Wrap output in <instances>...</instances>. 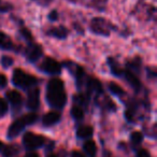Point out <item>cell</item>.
Listing matches in <instances>:
<instances>
[{
  "label": "cell",
  "instance_id": "obj_1",
  "mask_svg": "<svg viewBox=\"0 0 157 157\" xmlns=\"http://www.w3.org/2000/svg\"><path fill=\"white\" fill-rule=\"evenodd\" d=\"M46 100L52 108L60 110L65 107L67 102V95H66L63 82L59 78H52L48 84L46 90Z\"/></svg>",
  "mask_w": 157,
  "mask_h": 157
},
{
  "label": "cell",
  "instance_id": "obj_2",
  "mask_svg": "<svg viewBox=\"0 0 157 157\" xmlns=\"http://www.w3.org/2000/svg\"><path fill=\"white\" fill-rule=\"evenodd\" d=\"M37 120H38V116L35 113H28L21 116L20 118H17L9 127V130H8L7 133L8 139H14L15 137H17L27 126L35 124V122H37Z\"/></svg>",
  "mask_w": 157,
  "mask_h": 157
},
{
  "label": "cell",
  "instance_id": "obj_3",
  "mask_svg": "<svg viewBox=\"0 0 157 157\" xmlns=\"http://www.w3.org/2000/svg\"><path fill=\"white\" fill-rule=\"evenodd\" d=\"M13 84L21 88H31L37 84V78L35 76L27 74L22 69H15L13 72V78H12Z\"/></svg>",
  "mask_w": 157,
  "mask_h": 157
},
{
  "label": "cell",
  "instance_id": "obj_4",
  "mask_svg": "<svg viewBox=\"0 0 157 157\" xmlns=\"http://www.w3.org/2000/svg\"><path fill=\"white\" fill-rule=\"evenodd\" d=\"M45 143V138L39 135H35L33 132H27L25 133L24 138H23V144L27 150H37L40 148L41 146L44 145Z\"/></svg>",
  "mask_w": 157,
  "mask_h": 157
},
{
  "label": "cell",
  "instance_id": "obj_5",
  "mask_svg": "<svg viewBox=\"0 0 157 157\" xmlns=\"http://www.w3.org/2000/svg\"><path fill=\"white\" fill-rule=\"evenodd\" d=\"M111 27L112 26L105 18H101V17H95L92 21V24H90V28H92V30L95 33L103 35V36H109Z\"/></svg>",
  "mask_w": 157,
  "mask_h": 157
},
{
  "label": "cell",
  "instance_id": "obj_6",
  "mask_svg": "<svg viewBox=\"0 0 157 157\" xmlns=\"http://www.w3.org/2000/svg\"><path fill=\"white\" fill-rule=\"evenodd\" d=\"M42 71L46 72L48 74H59L61 72V66L58 61H56L55 59L46 57L43 61H42L41 66H40Z\"/></svg>",
  "mask_w": 157,
  "mask_h": 157
},
{
  "label": "cell",
  "instance_id": "obj_7",
  "mask_svg": "<svg viewBox=\"0 0 157 157\" xmlns=\"http://www.w3.org/2000/svg\"><path fill=\"white\" fill-rule=\"evenodd\" d=\"M26 105L29 110L35 111L40 105V90L38 87H31L27 94Z\"/></svg>",
  "mask_w": 157,
  "mask_h": 157
},
{
  "label": "cell",
  "instance_id": "obj_8",
  "mask_svg": "<svg viewBox=\"0 0 157 157\" xmlns=\"http://www.w3.org/2000/svg\"><path fill=\"white\" fill-rule=\"evenodd\" d=\"M42 48L39 44H35V43H30L26 48V57L30 63H35L37 61L40 57L42 56Z\"/></svg>",
  "mask_w": 157,
  "mask_h": 157
},
{
  "label": "cell",
  "instance_id": "obj_9",
  "mask_svg": "<svg viewBox=\"0 0 157 157\" xmlns=\"http://www.w3.org/2000/svg\"><path fill=\"white\" fill-rule=\"evenodd\" d=\"M60 118H61L60 113H58L56 111H51L43 116L42 123H43L44 126H53V125H56L60 121Z\"/></svg>",
  "mask_w": 157,
  "mask_h": 157
},
{
  "label": "cell",
  "instance_id": "obj_10",
  "mask_svg": "<svg viewBox=\"0 0 157 157\" xmlns=\"http://www.w3.org/2000/svg\"><path fill=\"white\" fill-rule=\"evenodd\" d=\"M123 74L125 75L126 81L130 84V86L133 88V90H137V92L138 90H140V88H141V82H140V80L137 78V75H136L132 71H130V70H126V71H124V73Z\"/></svg>",
  "mask_w": 157,
  "mask_h": 157
},
{
  "label": "cell",
  "instance_id": "obj_11",
  "mask_svg": "<svg viewBox=\"0 0 157 157\" xmlns=\"http://www.w3.org/2000/svg\"><path fill=\"white\" fill-rule=\"evenodd\" d=\"M94 133V129L92 126H81L76 130V137L78 139H90Z\"/></svg>",
  "mask_w": 157,
  "mask_h": 157
},
{
  "label": "cell",
  "instance_id": "obj_12",
  "mask_svg": "<svg viewBox=\"0 0 157 157\" xmlns=\"http://www.w3.org/2000/svg\"><path fill=\"white\" fill-rule=\"evenodd\" d=\"M87 88L90 92H94L97 93V94H101L103 92V88L100 81H98L97 78H90L87 80Z\"/></svg>",
  "mask_w": 157,
  "mask_h": 157
},
{
  "label": "cell",
  "instance_id": "obj_13",
  "mask_svg": "<svg viewBox=\"0 0 157 157\" xmlns=\"http://www.w3.org/2000/svg\"><path fill=\"white\" fill-rule=\"evenodd\" d=\"M6 97L12 105H20L22 102V95L17 90H10L6 94Z\"/></svg>",
  "mask_w": 157,
  "mask_h": 157
},
{
  "label": "cell",
  "instance_id": "obj_14",
  "mask_svg": "<svg viewBox=\"0 0 157 157\" xmlns=\"http://www.w3.org/2000/svg\"><path fill=\"white\" fill-rule=\"evenodd\" d=\"M48 36H52V37L58 38V39H65L68 35V30L63 26L59 27H55V28H52L48 31Z\"/></svg>",
  "mask_w": 157,
  "mask_h": 157
},
{
  "label": "cell",
  "instance_id": "obj_15",
  "mask_svg": "<svg viewBox=\"0 0 157 157\" xmlns=\"http://www.w3.org/2000/svg\"><path fill=\"white\" fill-rule=\"evenodd\" d=\"M0 48L1 50H11L13 48V43L11 39L6 33H0Z\"/></svg>",
  "mask_w": 157,
  "mask_h": 157
},
{
  "label": "cell",
  "instance_id": "obj_16",
  "mask_svg": "<svg viewBox=\"0 0 157 157\" xmlns=\"http://www.w3.org/2000/svg\"><path fill=\"white\" fill-rule=\"evenodd\" d=\"M108 63H109L110 66V69H111L112 73L114 74V75H123V73H124V71H123V69L120 67V65L117 63V61L115 60V59L113 58H109L108 59Z\"/></svg>",
  "mask_w": 157,
  "mask_h": 157
},
{
  "label": "cell",
  "instance_id": "obj_17",
  "mask_svg": "<svg viewBox=\"0 0 157 157\" xmlns=\"http://www.w3.org/2000/svg\"><path fill=\"white\" fill-rule=\"evenodd\" d=\"M84 151L85 153L90 157H94L95 154L97 152V146H96V143H95L93 140H88L84 143V146H83Z\"/></svg>",
  "mask_w": 157,
  "mask_h": 157
},
{
  "label": "cell",
  "instance_id": "obj_18",
  "mask_svg": "<svg viewBox=\"0 0 157 157\" xmlns=\"http://www.w3.org/2000/svg\"><path fill=\"white\" fill-rule=\"evenodd\" d=\"M18 152H20V148H18V146L15 145V144L9 145V146H7V147L2 148L3 157H13V156H15Z\"/></svg>",
  "mask_w": 157,
  "mask_h": 157
},
{
  "label": "cell",
  "instance_id": "obj_19",
  "mask_svg": "<svg viewBox=\"0 0 157 157\" xmlns=\"http://www.w3.org/2000/svg\"><path fill=\"white\" fill-rule=\"evenodd\" d=\"M142 140H143V136L139 131H135V132H132L130 135V143L133 147L140 145L142 143Z\"/></svg>",
  "mask_w": 157,
  "mask_h": 157
},
{
  "label": "cell",
  "instance_id": "obj_20",
  "mask_svg": "<svg viewBox=\"0 0 157 157\" xmlns=\"http://www.w3.org/2000/svg\"><path fill=\"white\" fill-rule=\"evenodd\" d=\"M71 116L76 121L82 120V118H83V116H84L83 109H82L80 105H74V107L71 109Z\"/></svg>",
  "mask_w": 157,
  "mask_h": 157
},
{
  "label": "cell",
  "instance_id": "obj_21",
  "mask_svg": "<svg viewBox=\"0 0 157 157\" xmlns=\"http://www.w3.org/2000/svg\"><path fill=\"white\" fill-rule=\"evenodd\" d=\"M109 90H110V92L113 95H115V96H121V95L124 94L123 88L121 87L120 85H117L116 83H114V82H111V83L109 84Z\"/></svg>",
  "mask_w": 157,
  "mask_h": 157
},
{
  "label": "cell",
  "instance_id": "obj_22",
  "mask_svg": "<svg viewBox=\"0 0 157 157\" xmlns=\"http://www.w3.org/2000/svg\"><path fill=\"white\" fill-rule=\"evenodd\" d=\"M0 61H1V65L5 68H9L13 65V59L9 56H2L1 59H0Z\"/></svg>",
  "mask_w": 157,
  "mask_h": 157
},
{
  "label": "cell",
  "instance_id": "obj_23",
  "mask_svg": "<svg viewBox=\"0 0 157 157\" xmlns=\"http://www.w3.org/2000/svg\"><path fill=\"white\" fill-rule=\"evenodd\" d=\"M8 112V103L5 99L0 98V117L3 115H6V113Z\"/></svg>",
  "mask_w": 157,
  "mask_h": 157
},
{
  "label": "cell",
  "instance_id": "obj_24",
  "mask_svg": "<svg viewBox=\"0 0 157 157\" xmlns=\"http://www.w3.org/2000/svg\"><path fill=\"white\" fill-rule=\"evenodd\" d=\"M21 33H22V36L25 38V39L27 40V41H31V40H33V37H31V33H30V31H29L28 29H26V28L21 29Z\"/></svg>",
  "mask_w": 157,
  "mask_h": 157
},
{
  "label": "cell",
  "instance_id": "obj_25",
  "mask_svg": "<svg viewBox=\"0 0 157 157\" xmlns=\"http://www.w3.org/2000/svg\"><path fill=\"white\" fill-rule=\"evenodd\" d=\"M8 84V80H7V76L3 75V74H0V88H3L6 87Z\"/></svg>",
  "mask_w": 157,
  "mask_h": 157
},
{
  "label": "cell",
  "instance_id": "obj_26",
  "mask_svg": "<svg viewBox=\"0 0 157 157\" xmlns=\"http://www.w3.org/2000/svg\"><path fill=\"white\" fill-rule=\"evenodd\" d=\"M48 18H50V21H56L57 18H58V12L56 11V10H53L52 12H51L50 14H48Z\"/></svg>",
  "mask_w": 157,
  "mask_h": 157
},
{
  "label": "cell",
  "instance_id": "obj_27",
  "mask_svg": "<svg viewBox=\"0 0 157 157\" xmlns=\"http://www.w3.org/2000/svg\"><path fill=\"white\" fill-rule=\"evenodd\" d=\"M137 157H151L150 153L145 150H140L137 153Z\"/></svg>",
  "mask_w": 157,
  "mask_h": 157
},
{
  "label": "cell",
  "instance_id": "obj_28",
  "mask_svg": "<svg viewBox=\"0 0 157 157\" xmlns=\"http://www.w3.org/2000/svg\"><path fill=\"white\" fill-rule=\"evenodd\" d=\"M71 157H85V156H84L82 153L78 152V151H74V152H72Z\"/></svg>",
  "mask_w": 157,
  "mask_h": 157
},
{
  "label": "cell",
  "instance_id": "obj_29",
  "mask_svg": "<svg viewBox=\"0 0 157 157\" xmlns=\"http://www.w3.org/2000/svg\"><path fill=\"white\" fill-rule=\"evenodd\" d=\"M24 157H39V155L37 154V153H35V152H30V153H28V154H26Z\"/></svg>",
  "mask_w": 157,
  "mask_h": 157
},
{
  "label": "cell",
  "instance_id": "obj_30",
  "mask_svg": "<svg viewBox=\"0 0 157 157\" xmlns=\"http://www.w3.org/2000/svg\"><path fill=\"white\" fill-rule=\"evenodd\" d=\"M2 148H3V143L0 141V151H2Z\"/></svg>",
  "mask_w": 157,
  "mask_h": 157
},
{
  "label": "cell",
  "instance_id": "obj_31",
  "mask_svg": "<svg viewBox=\"0 0 157 157\" xmlns=\"http://www.w3.org/2000/svg\"><path fill=\"white\" fill-rule=\"evenodd\" d=\"M46 157H57V156L55 154H50L48 156H46Z\"/></svg>",
  "mask_w": 157,
  "mask_h": 157
}]
</instances>
